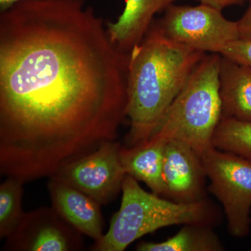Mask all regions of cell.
<instances>
[{
    "instance_id": "1",
    "label": "cell",
    "mask_w": 251,
    "mask_h": 251,
    "mask_svg": "<svg viewBox=\"0 0 251 251\" xmlns=\"http://www.w3.org/2000/svg\"><path fill=\"white\" fill-rule=\"evenodd\" d=\"M128 62L85 0H25L0 11L1 175L50 177L116 140Z\"/></svg>"
},
{
    "instance_id": "2",
    "label": "cell",
    "mask_w": 251,
    "mask_h": 251,
    "mask_svg": "<svg viewBox=\"0 0 251 251\" xmlns=\"http://www.w3.org/2000/svg\"><path fill=\"white\" fill-rule=\"evenodd\" d=\"M205 54L171 40L152 23L128 53L126 147L149 140Z\"/></svg>"
},
{
    "instance_id": "3",
    "label": "cell",
    "mask_w": 251,
    "mask_h": 251,
    "mask_svg": "<svg viewBox=\"0 0 251 251\" xmlns=\"http://www.w3.org/2000/svg\"><path fill=\"white\" fill-rule=\"evenodd\" d=\"M121 206L112 216L108 232L90 248L93 251H123L132 243L157 229L175 225L211 226L214 209L206 200L192 203L174 202L143 189L138 180L126 175Z\"/></svg>"
},
{
    "instance_id": "4",
    "label": "cell",
    "mask_w": 251,
    "mask_h": 251,
    "mask_svg": "<svg viewBox=\"0 0 251 251\" xmlns=\"http://www.w3.org/2000/svg\"><path fill=\"white\" fill-rule=\"evenodd\" d=\"M221 62L219 53L205 54L149 140H179L201 156L214 147L213 136L222 117Z\"/></svg>"
},
{
    "instance_id": "5",
    "label": "cell",
    "mask_w": 251,
    "mask_h": 251,
    "mask_svg": "<svg viewBox=\"0 0 251 251\" xmlns=\"http://www.w3.org/2000/svg\"><path fill=\"white\" fill-rule=\"evenodd\" d=\"M201 158L210 181L209 191L224 206L229 233L247 237L251 225V161L214 147Z\"/></svg>"
},
{
    "instance_id": "6",
    "label": "cell",
    "mask_w": 251,
    "mask_h": 251,
    "mask_svg": "<svg viewBox=\"0 0 251 251\" xmlns=\"http://www.w3.org/2000/svg\"><path fill=\"white\" fill-rule=\"evenodd\" d=\"M156 24L171 40L203 52L219 53L229 43L240 39L237 21H229L222 11L202 4L171 5Z\"/></svg>"
},
{
    "instance_id": "7",
    "label": "cell",
    "mask_w": 251,
    "mask_h": 251,
    "mask_svg": "<svg viewBox=\"0 0 251 251\" xmlns=\"http://www.w3.org/2000/svg\"><path fill=\"white\" fill-rule=\"evenodd\" d=\"M121 145L115 141L62 167L52 176L80 190L100 205L111 202L122 191L126 173L120 158Z\"/></svg>"
},
{
    "instance_id": "8",
    "label": "cell",
    "mask_w": 251,
    "mask_h": 251,
    "mask_svg": "<svg viewBox=\"0 0 251 251\" xmlns=\"http://www.w3.org/2000/svg\"><path fill=\"white\" fill-rule=\"evenodd\" d=\"M82 234L52 206L25 212L9 237L4 251H77L84 248Z\"/></svg>"
},
{
    "instance_id": "9",
    "label": "cell",
    "mask_w": 251,
    "mask_h": 251,
    "mask_svg": "<svg viewBox=\"0 0 251 251\" xmlns=\"http://www.w3.org/2000/svg\"><path fill=\"white\" fill-rule=\"evenodd\" d=\"M163 178L166 197L174 202L192 203L206 200V178L202 158L191 146L179 140L167 142Z\"/></svg>"
},
{
    "instance_id": "10",
    "label": "cell",
    "mask_w": 251,
    "mask_h": 251,
    "mask_svg": "<svg viewBox=\"0 0 251 251\" xmlns=\"http://www.w3.org/2000/svg\"><path fill=\"white\" fill-rule=\"evenodd\" d=\"M52 206L79 232L99 240L103 234L100 204L80 190L54 176L48 183Z\"/></svg>"
},
{
    "instance_id": "11",
    "label": "cell",
    "mask_w": 251,
    "mask_h": 251,
    "mask_svg": "<svg viewBox=\"0 0 251 251\" xmlns=\"http://www.w3.org/2000/svg\"><path fill=\"white\" fill-rule=\"evenodd\" d=\"M178 0H125L122 14L108 22L107 31L114 45L128 54L143 41L153 23L155 15L166 11Z\"/></svg>"
},
{
    "instance_id": "12",
    "label": "cell",
    "mask_w": 251,
    "mask_h": 251,
    "mask_svg": "<svg viewBox=\"0 0 251 251\" xmlns=\"http://www.w3.org/2000/svg\"><path fill=\"white\" fill-rule=\"evenodd\" d=\"M167 142L147 140L136 146L122 147L120 158L127 175L145 183L157 196H166L163 178Z\"/></svg>"
},
{
    "instance_id": "13",
    "label": "cell",
    "mask_w": 251,
    "mask_h": 251,
    "mask_svg": "<svg viewBox=\"0 0 251 251\" xmlns=\"http://www.w3.org/2000/svg\"><path fill=\"white\" fill-rule=\"evenodd\" d=\"M222 117L251 122V69L221 56L219 73Z\"/></svg>"
},
{
    "instance_id": "14",
    "label": "cell",
    "mask_w": 251,
    "mask_h": 251,
    "mask_svg": "<svg viewBox=\"0 0 251 251\" xmlns=\"http://www.w3.org/2000/svg\"><path fill=\"white\" fill-rule=\"evenodd\" d=\"M139 251H221L222 243L205 225H184L178 233L164 242H143L136 247Z\"/></svg>"
},
{
    "instance_id": "15",
    "label": "cell",
    "mask_w": 251,
    "mask_h": 251,
    "mask_svg": "<svg viewBox=\"0 0 251 251\" xmlns=\"http://www.w3.org/2000/svg\"><path fill=\"white\" fill-rule=\"evenodd\" d=\"M214 148L235 153L251 161V122L222 117L216 127Z\"/></svg>"
},
{
    "instance_id": "16",
    "label": "cell",
    "mask_w": 251,
    "mask_h": 251,
    "mask_svg": "<svg viewBox=\"0 0 251 251\" xmlns=\"http://www.w3.org/2000/svg\"><path fill=\"white\" fill-rule=\"evenodd\" d=\"M24 183L16 178H6L0 186V237L6 238L14 232L22 219Z\"/></svg>"
},
{
    "instance_id": "17",
    "label": "cell",
    "mask_w": 251,
    "mask_h": 251,
    "mask_svg": "<svg viewBox=\"0 0 251 251\" xmlns=\"http://www.w3.org/2000/svg\"><path fill=\"white\" fill-rule=\"evenodd\" d=\"M219 54L251 69V40H237L229 43L220 50Z\"/></svg>"
},
{
    "instance_id": "18",
    "label": "cell",
    "mask_w": 251,
    "mask_h": 251,
    "mask_svg": "<svg viewBox=\"0 0 251 251\" xmlns=\"http://www.w3.org/2000/svg\"><path fill=\"white\" fill-rule=\"evenodd\" d=\"M250 4L241 19L237 21L240 39L251 40V0Z\"/></svg>"
},
{
    "instance_id": "19",
    "label": "cell",
    "mask_w": 251,
    "mask_h": 251,
    "mask_svg": "<svg viewBox=\"0 0 251 251\" xmlns=\"http://www.w3.org/2000/svg\"><path fill=\"white\" fill-rule=\"evenodd\" d=\"M201 4L222 11L225 8L235 4H242L248 0H198Z\"/></svg>"
},
{
    "instance_id": "20",
    "label": "cell",
    "mask_w": 251,
    "mask_h": 251,
    "mask_svg": "<svg viewBox=\"0 0 251 251\" xmlns=\"http://www.w3.org/2000/svg\"><path fill=\"white\" fill-rule=\"evenodd\" d=\"M22 1H25V0H0V11H5L13 5Z\"/></svg>"
}]
</instances>
